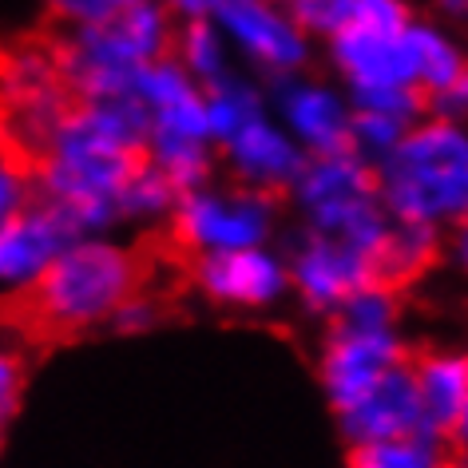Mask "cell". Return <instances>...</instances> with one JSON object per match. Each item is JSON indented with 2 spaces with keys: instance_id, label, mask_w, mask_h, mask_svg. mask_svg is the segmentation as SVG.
Masks as SVG:
<instances>
[{
  "instance_id": "3957f363",
  "label": "cell",
  "mask_w": 468,
  "mask_h": 468,
  "mask_svg": "<svg viewBox=\"0 0 468 468\" xmlns=\"http://www.w3.org/2000/svg\"><path fill=\"white\" fill-rule=\"evenodd\" d=\"M144 282V262L112 234H80L56 254V262L32 286V310L60 334L96 330L115 318Z\"/></svg>"
},
{
  "instance_id": "44dd1931",
  "label": "cell",
  "mask_w": 468,
  "mask_h": 468,
  "mask_svg": "<svg viewBox=\"0 0 468 468\" xmlns=\"http://www.w3.org/2000/svg\"><path fill=\"white\" fill-rule=\"evenodd\" d=\"M139 5V0H48L52 16L68 28H88V25H103V20L120 16L123 8Z\"/></svg>"
},
{
  "instance_id": "d6986e66",
  "label": "cell",
  "mask_w": 468,
  "mask_h": 468,
  "mask_svg": "<svg viewBox=\"0 0 468 468\" xmlns=\"http://www.w3.org/2000/svg\"><path fill=\"white\" fill-rule=\"evenodd\" d=\"M179 191L144 159V167L132 175V183L120 195V222H163L171 218V207Z\"/></svg>"
},
{
  "instance_id": "7c38bea8",
  "label": "cell",
  "mask_w": 468,
  "mask_h": 468,
  "mask_svg": "<svg viewBox=\"0 0 468 468\" xmlns=\"http://www.w3.org/2000/svg\"><path fill=\"white\" fill-rule=\"evenodd\" d=\"M337 429L354 449L366 444H385V441H405V437H429L425 432V413H420V397L413 381V366H397L361 393L346 413H337Z\"/></svg>"
},
{
  "instance_id": "9c48e42d",
  "label": "cell",
  "mask_w": 468,
  "mask_h": 468,
  "mask_svg": "<svg viewBox=\"0 0 468 468\" xmlns=\"http://www.w3.org/2000/svg\"><path fill=\"white\" fill-rule=\"evenodd\" d=\"M195 286L227 310H271L290 294L286 259L271 247H247L195 259Z\"/></svg>"
},
{
  "instance_id": "4fadbf2b",
  "label": "cell",
  "mask_w": 468,
  "mask_h": 468,
  "mask_svg": "<svg viewBox=\"0 0 468 468\" xmlns=\"http://www.w3.org/2000/svg\"><path fill=\"white\" fill-rule=\"evenodd\" d=\"M218 151L227 155L234 183L247 186V191H262V195L290 191L302 159H306L302 147L266 112H259L242 127H234L218 144Z\"/></svg>"
},
{
  "instance_id": "cb8c5ba5",
  "label": "cell",
  "mask_w": 468,
  "mask_h": 468,
  "mask_svg": "<svg viewBox=\"0 0 468 468\" xmlns=\"http://www.w3.org/2000/svg\"><path fill=\"white\" fill-rule=\"evenodd\" d=\"M218 0H163V8H167L171 16H210V8H215Z\"/></svg>"
},
{
  "instance_id": "ffe728a7",
  "label": "cell",
  "mask_w": 468,
  "mask_h": 468,
  "mask_svg": "<svg viewBox=\"0 0 468 468\" xmlns=\"http://www.w3.org/2000/svg\"><path fill=\"white\" fill-rule=\"evenodd\" d=\"M32 198H37V183H32V163L20 159L16 151L0 147V227L13 215H20Z\"/></svg>"
},
{
  "instance_id": "484cf974",
  "label": "cell",
  "mask_w": 468,
  "mask_h": 468,
  "mask_svg": "<svg viewBox=\"0 0 468 468\" xmlns=\"http://www.w3.org/2000/svg\"><path fill=\"white\" fill-rule=\"evenodd\" d=\"M0 147H5V144H0Z\"/></svg>"
},
{
  "instance_id": "ba28073f",
  "label": "cell",
  "mask_w": 468,
  "mask_h": 468,
  "mask_svg": "<svg viewBox=\"0 0 468 468\" xmlns=\"http://www.w3.org/2000/svg\"><path fill=\"white\" fill-rule=\"evenodd\" d=\"M282 259H286L290 290L314 314H334L354 290L378 282V271H373L366 254H357L354 247L330 239V234L302 230L298 242Z\"/></svg>"
},
{
  "instance_id": "2e32d148",
  "label": "cell",
  "mask_w": 468,
  "mask_h": 468,
  "mask_svg": "<svg viewBox=\"0 0 468 468\" xmlns=\"http://www.w3.org/2000/svg\"><path fill=\"white\" fill-rule=\"evenodd\" d=\"M444 239L432 227H417V222H389L385 247L378 254V282L385 286H401L409 278L425 274L432 262L441 259Z\"/></svg>"
},
{
  "instance_id": "5bb4252c",
  "label": "cell",
  "mask_w": 468,
  "mask_h": 468,
  "mask_svg": "<svg viewBox=\"0 0 468 468\" xmlns=\"http://www.w3.org/2000/svg\"><path fill=\"white\" fill-rule=\"evenodd\" d=\"M413 366L425 432L444 444H464L468 437V357L461 349H429Z\"/></svg>"
},
{
  "instance_id": "52a82bcc",
  "label": "cell",
  "mask_w": 468,
  "mask_h": 468,
  "mask_svg": "<svg viewBox=\"0 0 468 468\" xmlns=\"http://www.w3.org/2000/svg\"><path fill=\"white\" fill-rule=\"evenodd\" d=\"M409 349L405 334L397 330H349V325H334L322 346V393L330 401L334 417L346 413L361 393H369L385 373L405 366Z\"/></svg>"
},
{
  "instance_id": "6da1fadb",
  "label": "cell",
  "mask_w": 468,
  "mask_h": 468,
  "mask_svg": "<svg viewBox=\"0 0 468 468\" xmlns=\"http://www.w3.org/2000/svg\"><path fill=\"white\" fill-rule=\"evenodd\" d=\"M144 159L147 115L135 100H72L32 163V183L76 234H108L120 227V195Z\"/></svg>"
},
{
  "instance_id": "8992f818",
  "label": "cell",
  "mask_w": 468,
  "mask_h": 468,
  "mask_svg": "<svg viewBox=\"0 0 468 468\" xmlns=\"http://www.w3.org/2000/svg\"><path fill=\"white\" fill-rule=\"evenodd\" d=\"M330 52L354 96L401 88L417 91L413 20L405 25H346L330 37Z\"/></svg>"
},
{
  "instance_id": "d4e9b609",
  "label": "cell",
  "mask_w": 468,
  "mask_h": 468,
  "mask_svg": "<svg viewBox=\"0 0 468 468\" xmlns=\"http://www.w3.org/2000/svg\"><path fill=\"white\" fill-rule=\"evenodd\" d=\"M464 5H468V0H441V8H444V13H452V16H461Z\"/></svg>"
},
{
  "instance_id": "5b68a950",
  "label": "cell",
  "mask_w": 468,
  "mask_h": 468,
  "mask_svg": "<svg viewBox=\"0 0 468 468\" xmlns=\"http://www.w3.org/2000/svg\"><path fill=\"white\" fill-rule=\"evenodd\" d=\"M171 234L195 259L203 254H227L247 247H271L278 222L274 195L247 191V186H198L175 198L171 207Z\"/></svg>"
},
{
  "instance_id": "7a4b0ae2",
  "label": "cell",
  "mask_w": 468,
  "mask_h": 468,
  "mask_svg": "<svg viewBox=\"0 0 468 468\" xmlns=\"http://www.w3.org/2000/svg\"><path fill=\"white\" fill-rule=\"evenodd\" d=\"M378 203L393 222L449 230L468 210V139L456 120L425 115L373 163Z\"/></svg>"
},
{
  "instance_id": "277c9868",
  "label": "cell",
  "mask_w": 468,
  "mask_h": 468,
  "mask_svg": "<svg viewBox=\"0 0 468 468\" xmlns=\"http://www.w3.org/2000/svg\"><path fill=\"white\" fill-rule=\"evenodd\" d=\"M175 25L159 0H139L103 25L72 28L52 48V64L72 100H120L132 76L171 56Z\"/></svg>"
},
{
  "instance_id": "603a6c76",
  "label": "cell",
  "mask_w": 468,
  "mask_h": 468,
  "mask_svg": "<svg viewBox=\"0 0 468 468\" xmlns=\"http://www.w3.org/2000/svg\"><path fill=\"white\" fill-rule=\"evenodd\" d=\"M112 325L115 330H123V334H147V330H155L159 325V306L151 298H144V294H132L120 310H115Z\"/></svg>"
},
{
  "instance_id": "e0dca14e",
  "label": "cell",
  "mask_w": 468,
  "mask_h": 468,
  "mask_svg": "<svg viewBox=\"0 0 468 468\" xmlns=\"http://www.w3.org/2000/svg\"><path fill=\"white\" fill-rule=\"evenodd\" d=\"M171 56L198 88L215 84V80H222L230 72L227 68V40H222V32L215 28L210 16H186L183 28L175 32Z\"/></svg>"
},
{
  "instance_id": "8fae6325",
  "label": "cell",
  "mask_w": 468,
  "mask_h": 468,
  "mask_svg": "<svg viewBox=\"0 0 468 468\" xmlns=\"http://www.w3.org/2000/svg\"><path fill=\"white\" fill-rule=\"evenodd\" d=\"M210 20L222 40H234L254 64L294 76L306 64V32L282 13L278 0H218Z\"/></svg>"
},
{
  "instance_id": "30bf717a",
  "label": "cell",
  "mask_w": 468,
  "mask_h": 468,
  "mask_svg": "<svg viewBox=\"0 0 468 468\" xmlns=\"http://www.w3.org/2000/svg\"><path fill=\"white\" fill-rule=\"evenodd\" d=\"M72 239L80 234L64 210L44 198H32L20 215L0 227V294H32V286Z\"/></svg>"
},
{
  "instance_id": "ac0fdd59",
  "label": "cell",
  "mask_w": 468,
  "mask_h": 468,
  "mask_svg": "<svg viewBox=\"0 0 468 468\" xmlns=\"http://www.w3.org/2000/svg\"><path fill=\"white\" fill-rule=\"evenodd\" d=\"M354 468H449V444L437 437H405L354 449Z\"/></svg>"
},
{
  "instance_id": "9a60e30c",
  "label": "cell",
  "mask_w": 468,
  "mask_h": 468,
  "mask_svg": "<svg viewBox=\"0 0 468 468\" xmlns=\"http://www.w3.org/2000/svg\"><path fill=\"white\" fill-rule=\"evenodd\" d=\"M278 115L282 132L302 147V155H334L349 151V108L322 84L282 80L278 84Z\"/></svg>"
},
{
  "instance_id": "7402d4cb",
  "label": "cell",
  "mask_w": 468,
  "mask_h": 468,
  "mask_svg": "<svg viewBox=\"0 0 468 468\" xmlns=\"http://www.w3.org/2000/svg\"><path fill=\"white\" fill-rule=\"evenodd\" d=\"M20 389H25V361H20L16 349L0 346V425L16 413Z\"/></svg>"
}]
</instances>
